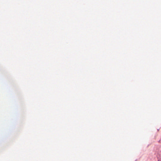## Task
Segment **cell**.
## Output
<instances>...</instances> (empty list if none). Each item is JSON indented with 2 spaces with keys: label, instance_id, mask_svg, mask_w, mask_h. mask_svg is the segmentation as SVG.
Listing matches in <instances>:
<instances>
[{
  "label": "cell",
  "instance_id": "6da1fadb",
  "mask_svg": "<svg viewBox=\"0 0 161 161\" xmlns=\"http://www.w3.org/2000/svg\"><path fill=\"white\" fill-rule=\"evenodd\" d=\"M158 161H161V159H159Z\"/></svg>",
  "mask_w": 161,
  "mask_h": 161
}]
</instances>
